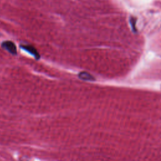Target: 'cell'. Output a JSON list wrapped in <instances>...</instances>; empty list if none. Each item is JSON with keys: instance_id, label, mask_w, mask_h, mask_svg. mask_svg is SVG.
Returning a JSON list of instances; mask_svg holds the SVG:
<instances>
[{"instance_id": "cell-1", "label": "cell", "mask_w": 161, "mask_h": 161, "mask_svg": "<svg viewBox=\"0 0 161 161\" xmlns=\"http://www.w3.org/2000/svg\"><path fill=\"white\" fill-rule=\"evenodd\" d=\"M1 47L5 49L6 50H7L8 52H9L12 55H16L17 54L16 47L14 43H13L11 41H9V40L4 41L1 43Z\"/></svg>"}, {"instance_id": "cell-2", "label": "cell", "mask_w": 161, "mask_h": 161, "mask_svg": "<svg viewBox=\"0 0 161 161\" xmlns=\"http://www.w3.org/2000/svg\"><path fill=\"white\" fill-rule=\"evenodd\" d=\"M21 47L22 48H23L25 50H26L28 52H29L32 55H33L36 60L40 59V55L38 52L37 51V50L33 46H31L30 45H21Z\"/></svg>"}, {"instance_id": "cell-3", "label": "cell", "mask_w": 161, "mask_h": 161, "mask_svg": "<svg viewBox=\"0 0 161 161\" xmlns=\"http://www.w3.org/2000/svg\"><path fill=\"white\" fill-rule=\"evenodd\" d=\"M78 77L83 80L85 81H94L95 78L94 77L86 71H82L78 74Z\"/></svg>"}, {"instance_id": "cell-4", "label": "cell", "mask_w": 161, "mask_h": 161, "mask_svg": "<svg viewBox=\"0 0 161 161\" xmlns=\"http://www.w3.org/2000/svg\"><path fill=\"white\" fill-rule=\"evenodd\" d=\"M130 25L131 26V29L133 32L136 33V19L134 17H130Z\"/></svg>"}]
</instances>
